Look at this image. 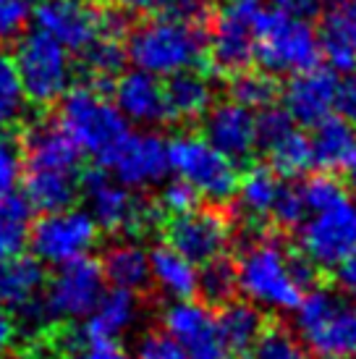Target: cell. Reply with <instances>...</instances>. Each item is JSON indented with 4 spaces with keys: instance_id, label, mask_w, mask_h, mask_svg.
<instances>
[{
    "instance_id": "6da1fadb",
    "label": "cell",
    "mask_w": 356,
    "mask_h": 359,
    "mask_svg": "<svg viewBox=\"0 0 356 359\" xmlns=\"http://www.w3.org/2000/svg\"><path fill=\"white\" fill-rule=\"evenodd\" d=\"M233 265L238 291L259 307L296 309L304 291L317 283L315 265L270 233H257Z\"/></svg>"
},
{
    "instance_id": "7a4b0ae2",
    "label": "cell",
    "mask_w": 356,
    "mask_h": 359,
    "mask_svg": "<svg viewBox=\"0 0 356 359\" xmlns=\"http://www.w3.org/2000/svg\"><path fill=\"white\" fill-rule=\"evenodd\" d=\"M205 16H163L155 13L131 24L126 32V58L137 69L170 76L176 71L199 69L207 58Z\"/></svg>"
},
{
    "instance_id": "3957f363",
    "label": "cell",
    "mask_w": 356,
    "mask_h": 359,
    "mask_svg": "<svg viewBox=\"0 0 356 359\" xmlns=\"http://www.w3.org/2000/svg\"><path fill=\"white\" fill-rule=\"evenodd\" d=\"M50 113L100 168L108 165L110 155L129 134L123 113L108 100V95L87 84L69 87V92L50 108Z\"/></svg>"
},
{
    "instance_id": "277c9868",
    "label": "cell",
    "mask_w": 356,
    "mask_h": 359,
    "mask_svg": "<svg viewBox=\"0 0 356 359\" xmlns=\"http://www.w3.org/2000/svg\"><path fill=\"white\" fill-rule=\"evenodd\" d=\"M79 189L92 205V218L97 229L110 236H147L163 223L158 202L142 197L121 181H113L108 170L100 165L81 168Z\"/></svg>"
},
{
    "instance_id": "5b68a950",
    "label": "cell",
    "mask_w": 356,
    "mask_h": 359,
    "mask_svg": "<svg viewBox=\"0 0 356 359\" xmlns=\"http://www.w3.org/2000/svg\"><path fill=\"white\" fill-rule=\"evenodd\" d=\"M13 69L24 97L40 110H50L74 84L71 53L42 29L24 32L13 48Z\"/></svg>"
},
{
    "instance_id": "8992f818",
    "label": "cell",
    "mask_w": 356,
    "mask_h": 359,
    "mask_svg": "<svg viewBox=\"0 0 356 359\" xmlns=\"http://www.w3.org/2000/svg\"><path fill=\"white\" fill-rule=\"evenodd\" d=\"M320 37L307 19L280 11H259L254 27V60L267 74H299L320 66Z\"/></svg>"
},
{
    "instance_id": "52a82bcc",
    "label": "cell",
    "mask_w": 356,
    "mask_h": 359,
    "mask_svg": "<svg viewBox=\"0 0 356 359\" xmlns=\"http://www.w3.org/2000/svg\"><path fill=\"white\" fill-rule=\"evenodd\" d=\"M299 229V252L317 270H336L356 255V200L343 197L309 210Z\"/></svg>"
},
{
    "instance_id": "ba28073f",
    "label": "cell",
    "mask_w": 356,
    "mask_h": 359,
    "mask_svg": "<svg viewBox=\"0 0 356 359\" xmlns=\"http://www.w3.org/2000/svg\"><path fill=\"white\" fill-rule=\"evenodd\" d=\"M296 328L309 349L322 357L354 354L356 344V307L333 291L309 289L296 307Z\"/></svg>"
},
{
    "instance_id": "9c48e42d",
    "label": "cell",
    "mask_w": 356,
    "mask_h": 359,
    "mask_svg": "<svg viewBox=\"0 0 356 359\" xmlns=\"http://www.w3.org/2000/svg\"><path fill=\"white\" fill-rule=\"evenodd\" d=\"M168 165L178 179L199 191V197L226 202L236 194V163L218 152L205 137L178 134L168 142Z\"/></svg>"
},
{
    "instance_id": "30bf717a",
    "label": "cell",
    "mask_w": 356,
    "mask_h": 359,
    "mask_svg": "<svg viewBox=\"0 0 356 359\" xmlns=\"http://www.w3.org/2000/svg\"><path fill=\"white\" fill-rule=\"evenodd\" d=\"M259 11V0H226L215 13H207V55L220 74L233 76L252 66Z\"/></svg>"
},
{
    "instance_id": "8fae6325",
    "label": "cell",
    "mask_w": 356,
    "mask_h": 359,
    "mask_svg": "<svg viewBox=\"0 0 356 359\" xmlns=\"http://www.w3.org/2000/svg\"><path fill=\"white\" fill-rule=\"evenodd\" d=\"M160 229L165 233V244L181 252L194 265H205L210 259L226 255L233 239V218L220 208H194L178 215H165Z\"/></svg>"
},
{
    "instance_id": "7c38bea8",
    "label": "cell",
    "mask_w": 356,
    "mask_h": 359,
    "mask_svg": "<svg viewBox=\"0 0 356 359\" xmlns=\"http://www.w3.org/2000/svg\"><path fill=\"white\" fill-rule=\"evenodd\" d=\"M100 229L95 218L81 210H58V212H42V218L32 220L27 231V244L32 255L42 262H69L74 257L87 255L97 244Z\"/></svg>"
},
{
    "instance_id": "4fadbf2b",
    "label": "cell",
    "mask_w": 356,
    "mask_h": 359,
    "mask_svg": "<svg viewBox=\"0 0 356 359\" xmlns=\"http://www.w3.org/2000/svg\"><path fill=\"white\" fill-rule=\"evenodd\" d=\"M63 268L48 278L45 286V315L50 320H76L89 315L105 291V276L97 259L74 257L60 262Z\"/></svg>"
},
{
    "instance_id": "5bb4252c",
    "label": "cell",
    "mask_w": 356,
    "mask_h": 359,
    "mask_svg": "<svg viewBox=\"0 0 356 359\" xmlns=\"http://www.w3.org/2000/svg\"><path fill=\"white\" fill-rule=\"evenodd\" d=\"M254 126H257V144L267 152L270 168L278 176H301L315 165L309 137L294 126V118L283 108L275 105L262 108V113L254 116Z\"/></svg>"
},
{
    "instance_id": "9a60e30c",
    "label": "cell",
    "mask_w": 356,
    "mask_h": 359,
    "mask_svg": "<svg viewBox=\"0 0 356 359\" xmlns=\"http://www.w3.org/2000/svg\"><path fill=\"white\" fill-rule=\"evenodd\" d=\"M163 328L184 346L191 359H226L228 349L218 328V318L194 299H176L163 312Z\"/></svg>"
},
{
    "instance_id": "2e32d148",
    "label": "cell",
    "mask_w": 356,
    "mask_h": 359,
    "mask_svg": "<svg viewBox=\"0 0 356 359\" xmlns=\"http://www.w3.org/2000/svg\"><path fill=\"white\" fill-rule=\"evenodd\" d=\"M105 168L131 189H144L168 176V142L158 134H134L129 131Z\"/></svg>"
},
{
    "instance_id": "e0dca14e",
    "label": "cell",
    "mask_w": 356,
    "mask_h": 359,
    "mask_svg": "<svg viewBox=\"0 0 356 359\" xmlns=\"http://www.w3.org/2000/svg\"><path fill=\"white\" fill-rule=\"evenodd\" d=\"M202 137L231 163H247L257 147L254 113L236 100L210 105L202 116Z\"/></svg>"
},
{
    "instance_id": "ac0fdd59",
    "label": "cell",
    "mask_w": 356,
    "mask_h": 359,
    "mask_svg": "<svg viewBox=\"0 0 356 359\" xmlns=\"http://www.w3.org/2000/svg\"><path fill=\"white\" fill-rule=\"evenodd\" d=\"M338 90H341V81L327 69L315 66V69L291 74L286 90H283L286 113L296 123L315 126L317 121H322L333 113L338 102Z\"/></svg>"
},
{
    "instance_id": "d6986e66",
    "label": "cell",
    "mask_w": 356,
    "mask_h": 359,
    "mask_svg": "<svg viewBox=\"0 0 356 359\" xmlns=\"http://www.w3.org/2000/svg\"><path fill=\"white\" fill-rule=\"evenodd\" d=\"M110 92H113L116 108L123 113V118H131L137 123H144V126L168 123L163 84L158 81L155 74H147L142 69L118 74Z\"/></svg>"
},
{
    "instance_id": "ffe728a7",
    "label": "cell",
    "mask_w": 356,
    "mask_h": 359,
    "mask_svg": "<svg viewBox=\"0 0 356 359\" xmlns=\"http://www.w3.org/2000/svg\"><path fill=\"white\" fill-rule=\"evenodd\" d=\"M320 53L338 74L356 71V0H336L322 16Z\"/></svg>"
},
{
    "instance_id": "44dd1931",
    "label": "cell",
    "mask_w": 356,
    "mask_h": 359,
    "mask_svg": "<svg viewBox=\"0 0 356 359\" xmlns=\"http://www.w3.org/2000/svg\"><path fill=\"white\" fill-rule=\"evenodd\" d=\"M50 273L34 255H13L0 262V304L8 312H21L40 302V294L48 286Z\"/></svg>"
},
{
    "instance_id": "7402d4cb",
    "label": "cell",
    "mask_w": 356,
    "mask_h": 359,
    "mask_svg": "<svg viewBox=\"0 0 356 359\" xmlns=\"http://www.w3.org/2000/svg\"><path fill=\"white\" fill-rule=\"evenodd\" d=\"M79 173L50 168H24L19 184L24 187V197H27L34 212H58V210L74 208V202L79 200Z\"/></svg>"
},
{
    "instance_id": "603a6c76",
    "label": "cell",
    "mask_w": 356,
    "mask_h": 359,
    "mask_svg": "<svg viewBox=\"0 0 356 359\" xmlns=\"http://www.w3.org/2000/svg\"><path fill=\"white\" fill-rule=\"evenodd\" d=\"M168 123H194L212 105V84L197 69L176 71L163 84Z\"/></svg>"
},
{
    "instance_id": "cb8c5ba5",
    "label": "cell",
    "mask_w": 356,
    "mask_h": 359,
    "mask_svg": "<svg viewBox=\"0 0 356 359\" xmlns=\"http://www.w3.org/2000/svg\"><path fill=\"white\" fill-rule=\"evenodd\" d=\"M139 294L129 289H116L102 291L100 302L95 309L89 312L92 318L87 320V325L81 328L84 341H116L126 328H131V323L139 318Z\"/></svg>"
},
{
    "instance_id": "d4e9b609",
    "label": "cell",
    "mask_w": 356,
    "mask_h": 359,
    "mask_svg": "<svg viewBox=\"0 0 356 359\" xmlns=\"http://www.w3.org/2000/svg\"><path fill=\"white\" fill-rule=\"evenodd\" d=\"M312 129H315L309 137L312 163L327 173L346 170L356 150V134L351 123L338 116H325L322 121H317Z\"/></svg>"
},
{
    "instance_id": "484cf974",
    "label": "cell",
    "mask_w": 356,
    "mask_h": 359,
    "mask_svg": "<svg viewBox=\"0 0 356 359\" xmlns=\"http://www.w3.org/2000/svg\"><path fill=\"white\" fill-rule=\"evenodd\" d=\"M100 268L105 280H110L118 289H129L134 294H144L152 286V276H149V255L134 241H121L105 250Z\"/></svg>"
},
{
    "instance_id": "4316f807",
    "label": "cell",
    "mask_w": 356,
    "mask_h": 359,
    "mask_svg": "<svg viewBox=\"0 0 356 359\" xmlns=\"http://www.w3.org/2000/svg\"><path fill=\"white\" fill-rule=\"evenodd\" d=\"M149 276L158 289L170 299H194L197 297V265L168 244L149 252Z\"/></svg>"
},
{
    "instance_id": "83f0119b",
    "label": "cell",
    "mask_w": 356,
    "mask_h": 359,
    "mask_svg": "<svg viewBox=\"0 0 356 359\" xmlns=\"http://www.w3.org/2000/svg\"><path fill=\"white\" fill-rule=\"evenodd\" d=\"M283 181L273 168L267 165H252L244 173V179L236 184L238 210L252 226H262L275 208V200L280 194Z\"/></svg>"
},
{
    "instance_id": "f1b7e54d",
    "label": "cell",
    "mask_w": 356,
    "mask_h": 359,
    "mask_svg": "<svg viewBox=\"0 0 356 359\" xmlns=\"http://www.w3.org/2000/svg\"><path fill=\"white\" fill-rule=\"evenodd\" d=\"M218 328L223 336L228 351H249V346L254 344V339L259 336V330L265 325V318L254 304L249 302L231 299L220 307Z\"/></svg>"
},
{
    "instance_id": "f546056e",
    "label": "cell",
    "mask_w": 356,
    "mask_h": 359,
    "mask_svg": "<svg viewBox=\"0 0 356 359\" xmlns=\"http://www.w3.org/2000/svg\"><path fill=\"white\" fill-rule=\"evenodd\" d=\"M236 265L226 259V255L210 259L202 265L197 278V294L205 299V304L212 307H223L226 302L236 297Z\"/></svg>"
},
{
    "instance_id": "4dcf8cb0",
    "label": "cell",
    "mask_w": 356,
    "mask_h": 359,
    "mask_svg": "<svg viewBox=\"0 0 356 359\" xmlns=\"http://www.w3.org/2000/svg\"><path fill=\"white\" fill-rule=\"evenodd\" d=\"M249 359H309V354L301 339H296V333H291L283 323H265L249 346Z\"/></svg>"
},
{
    "instance_id": "1f68e13d",
    "label": "cell",
    "mask_w": 356,
    "mask_h": 359,
    "mask_svg": "<svg viewBox=\"0 0 356 359\" xmlns=\"http://www.w3.org/2000/svg\"><path fill=\"white\" fill-rule=\"evenodd\" d=\"M278 81L267 71H238L231 76V95L233 100L247 108H267L278 100Z\"/></svg>"
},
{
    "instance_id": "d6a6232c",
    "label": "cell",
    "mask_w": 356,
    "mask_h": 359,
    "mask_svg": "<svg viewBox=\"0 0 356 359\" xmlns=\"http://www.w3.org/2000/svg\"><path fill=\"white\" fill-rule=\"evenodd\" d=\"M24 173V150H21V121L0 129V200L16 191Z\"/></svg>"
},
{
    "instance_id": "836d02e7",
    "label": "cell",
    "mask_w": 356,
    "mask_h": 359,
    "mask_svg": "<svg viewBox=\"0 0 356 359\" xmlns=\"http://www.w3.org/2000/svg\"><path fill=\"white\" fill-rule=\"evenodd\" d=\"M21 105H24V92L13 69V60L0 48V129L19 123Z\"/></svg>"
},
{
    "instance_id": "e575fe53",
    "label": "cell",
    "mask_w": 356,
    "mask_h": 359,
    "mask_svg": "<svg viewBox=\"0 0 356 359\" xmlns=\"http://www.w3.org/2000/svg\"><path fill=\"white\" fill-rule=\"evenodd\" d=\"M210 0H121V6L139 13L163 16H207Z\"/></svg>"
},
{
    "instance_id": "d590c367",
    "label": "cell",
    "mask_w": 356,
    "mask_h": 359,
    "mask_svg": "<svg viewBox=\"0 0 356 359\" xmlns=\"http://www.w3.org/2000/svg\"><path fill=\"white\" fill-rule=\"evenodd\" d=\"M137 359H191L165 328L147 330L137 346Z\"/></svg>"
},
{
    "instance_id": "8d00e7d4",
    "label": "cell",
    "mask_w": 356,
    "mask_h": 359,
    "mask_svg": "<svg viewBox=\"0 0 356 359\" xmlns=\"http://www.w3.org/2000/svg\"><path fill=\"white\" fill-rule=\"evenodd\" d=\"M199 200H202L199 191L191 184H186L184 179H178V181H170L168 187L160 191L158 208L163 212V218H165V215H178V212L194 210L199 205Z\"/></svg>"
},
{
    "instance_id": "74e56055",
    "label": "cell",
    "mask_w": 356,
    "mask_h": 359,
    "mask_svg": "<svg viewBox=\"0 0 356 359\" xmlns=\"http://www.w3.org/2000/svg\"><path fill=\"white\" fill-rule=\"evenodd\" d=\"M29 0H0V42H16L27 32Z\"/></svg>"
},
{
    "instance_id": "f35d334b",
    "label": "cell",
    "mask_w": 356,
    "mask_h": 359,
    "mask_svg": "<svg viewBox=\"0 0 356 359\" xmlns=\"http://www.w3.org/2000/svg\"><path fill=\"white\" fill-rule=\"evenodd\" d=\"M307 215V205H304V197H301V189L299 187H280V194L275 200V208H273V215L278 226L283 229H296L299 223Z\"/></svg>"
},
{
    "instance_id": "ab89813d",
    "label": "cell",
    "mask_w": 356,
    "mask_h": 359,
    "mask_svg": "<svg viewBox=\"0 0 356 359\" xmlns=\"http://www.w3.org/2000/svg\"><path fill=\"white\" fill-rule=\"evenodd\" d=\"M27 247V226L0 215V262L24 252Z\"/></svg>"
},
{
    "instance_id": "60d3db41",
    "label": "cell",
    "mask_w": 356,
    "mask_h": 359,
    "mask_svg": "<svg viewBox=\"0 0 356 359\" xmlns=\"http://www.w3.org/2000/svg\"><path fill=\"white\" fill-rule=\"evenodd\" d=\"M273 8L288 16H299V19H312L317 13H322L327 0H270Z\"/></svg>"
},
{
    "instance_id": "b9f144b4",
    "label": "cell",
    "mask_w": 356,
    "mask_h": 359,
    "mask_svg": "<svg viewBox=\"0 0 356 359\" xmlns=\"http://www.w3.org/2000/svg\"><path fill=\"white\" fill-rule=\"evenodd\" d=\"M336 108L343 113V118H346L348 123H356V71H351L348 79L341 84Z\"/></svg>"
},
{
    "instance_id": "7bdbcfd3",
    "label": "cell",
    "mask_w": 356,
    "mask_h": 359,
    "mask_svg": "<svg viewBox=\"0 0 356 359\" xmlns=\"http://www.w3.org/2000/svg\"><path fill=\"white\" fill-rule=\"evenodd\" d=\"M16 333H19V323L11 315L8 309H0V357L11 351V346L16 344Z\"/></svg>"
},
{
    "instance_id": "ee69618b",
    "label": "cell",
    "mask_w": 356,
    "mask_h": 359,
    "mask_svg": "<svg viewBox=\"0 0 356 359\" xmlns=\"http://www.w3.org/2000/svg\"><path fill=\"white\" fill-rule=\"evenodd\" d=\"M336 280H338V286H341V291H346V294L356 297V255L338 265Z\"/></svg>"
},
{
    "instance_id": "f6af8a7d",
    "label": "cell",
    "mask_w": 356,
    "mask_h": 359,
    "mask_svg": "<svg viewBox=\"0 0 356 359\" xmlns=\"http://www.w3.org/2000/svg\"><path fill=\"white\" fill-rule=\"evenodd\" d=\"M325 359H356L354 354H336V357H325Z\"/></svg>"
},
{
    "instance_id": "bcb514c9",
    "label": "cell",
    "mask_w": 356,
    "mask_h": 359,
    "mask_svg": "<svg viewBox=\"0 0 356 359\" xmlns=\"http://www.w3.org/2000/svg\"><path fill=\"white\" fill-rule=\"evenodd\" d=\"M354 357H356V344H354Z\"/></svg>"
},
{
    "instance_id": "7dc6e473",
    "label": "cell",
    "mask_w": 356,
    "mask_h": 359,
    "mask_svg": "<svg viewBox=\"0 0 356 359\" xmlns=\"http://www.w3.org/2000/svg\"><path fill=\"white\" fill-rule=\"evenodd\" d=\"M0 359H6V357H0Z\"/></svg>"
}]
</instances>
